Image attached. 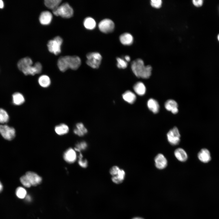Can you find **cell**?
<instances>
[{"label":"cell","mask_w":219,"mask_h":219,"mask_svg":"<svg viewBox=\"0 0 219 219\" xmlns=\"http://www.w3.org/2000/svg\"><path fill=\"white\" fill-rule=\"evenodd\" d=\"M88 146L87 143L85 141H82L76 144L75 148V151L80 152L82 150H85Z\"/></svg>","instance_id":"cell-31"},{"label":"cell","mask_w":219,"mask_h":219,"mask_svg":"<svg viewBox=\"0 0 219 219\" xmlns=\"http://www.w3.org/2000/svg\"><path fill=\"white\" fill-rule=\"evenodd\" d=\"M148 109L154 113H158L159 110V106L158 102L153 99H150L147 102Z\"/></svg>","instance_id":"cell-19"},{"label":"cell","mask_w":219,"mask_h":219,"mask_svg":"<svg viewBox=\"0 0 219 219\" xmlns=\"http://www.w3.org/2000/svg\"><path fill=\"white\" fill-rule=\"evenodd\" d=\"M16 193L17 197L21 199L25 198L27 195L26 191L22 187H19L17 188Z\"/></svg>","instance_id":"cell-30"},{"label":"cell","mask_w":219,"mask_h":219,"mask_svg":"<svg viewBox=\"0 0 219 219\" xmlns=\"http://www.w3.org/2000/svg\"><path fill=\"white\" fill-rule=\"evenodd\" d=\"M9 120V116L7 112L2 108H0V123H7Z\"/></svg>","instance_id":"cell-29"},{"label":"cell","mask_w":219,"mask_h":219,"mask_svg":"<svg viewBox=\"0 0 219 219\" xmlns=\"http://www.w3.org/2000/svg\"><path fill=\"white\" fill-rule=\"evenodd\" d=\"M133 89L135 92L140 96L144 95L146 92V87L144 83L141 82L136 83L134 86Z\"/></svg>","instance_id":"cell-23"},{"label":"cell","mask_w":219,"mask_h":219,"mask_svg":"<svg viewBox=\"0 0 219 219\" xmlns=\"http://www.w3.org/2000/svg\"><path fill=\"white\" fill-rule=\"evenodd\" d=\"M81 64L80 58L76 56H62L58 59L57 65L59 70L63 72L70 68L77 69Z\"/></svg>","instance_id":"cell-1"},{"label":"cell","mask_w":219,"mask_h":219,"mask_svg":"<svg viewBox=\"0 0 219 219\" xmlns=\"http://www.w3.org/2000/svg\"><path fill=\"white\" fill-rule=\"evenodd\" d=\"M52 18V14L48 11L42 12L39 17V21L41 24L43 25L49 24Z\"/></svg>","instance_id":"cell-13"},{"label":"cell","mask_w":219,"mask_h":219,"mask_svg":"<svg viewBox=\"0 0 219 219\" xmlns=\"http://www.w3.org/2000/svg\"><path fill=\"white\" fill-rule=\"evenodd\" d=\"M116 60L117 61V66L118 68L124 69L127 67V63L125 60L120 57H117Z\"/></svg>","instance_id":"cell-32"},{"label":"cell","mask_w":219,"mask_h":219,"mask_svg":"<svg viewBox=\"0 0 219 219\" xmlns=\"http://www.w3.org/2000/svg\"><path fill=\"white\" fill-rule=\"evenodd\" d=\"M168 141L172 145H178L180 141V135L178 129L174 127L170 130L167 134Z\"/></svg>","instance_id":"cell-6"},{"label":"cell","mask_w":219,"mask_h":219,"mask_svg":"<svg viewBox=\"0 0 219 219\" xmlns=\"http://www.w3.org/2000/svg\"><path fill=\"white\" fill-rule=\"evenodd\" d=\"M20 181L22 185L26 187L29 188L32 186L26 175L20 177Z\"/></svg>","instance_id":"cell-33"},{"label":"cell","mask_w":219,"mask_h":219,"mask_svg":"<svg viewBox=\"0 0 219 219\" xmlns=\"http://www.w3.org/2000/svg\"><path fill=\"white\" fill-rule=\"evenodd\" d=\"M61 2L60 0H45L44 4L48 8L53 10L60 5Z\"/></svg>","instance_id":"cell-28"},{"label":"cell","mask_w":219,"mask_h":219,"mask_svg":"<svg viewBox=\"0 0 219 219\" xmlns=\"http://www.w3.org/2000/svg\"><path fill=\"white\" fill-rule=\"evenodd\" d=\"M133 37L130 33H124L120 36V40L121 43L124 45H129L131 44L133 42Z\"/></svg>","instance_id":"cell-17"},{"label":"cell","mask_w":219,"mask_h":219,"mask_svg":"<svg viewBox=\"0 0 219 219\" xmlns=\"http://www.w3.org/2000/svg\"><path fill=\"white\" fill-rule=\"evenodd\" d=\"M2 188H3L2 185L1 183L0 182V192H1L2 191Z\"/></svg>","instance_id":"cell-41"},{"label":"cell","mask_w":219,"mask_h":219,"mask_svg":"<svg viewBox=\"0 0 219 219\" xmlns=\"http://www.w3.org/2000/svg\"><path fill=\"white\" fill-rule=\"evenodd\" d=\"M63 40L59 36L55 37L53 40H49L47 44L49 51L55 55L61 52V46Z\"/></svg>","instance_id":"cell-5"},{"label":"cell","mask_w":219,"mask_h":219,"mask_svg":"<svg viewBox=\"0 0 219 219\" xmlns=\"http://www.w3.org/2000/svg\"><path fill=\"white\" fill-rule=\"evenodd\" d=\"M33 64L31 59L29 57H26L21 59L18 62L17 66L19 69L22 71L29 66L32 65Z\"/></svg>","instance_id":"cell-18"},{"label":"cell","mask_w":219,"mask_h":219,"mask_svg":"<svg viewBox=\"0 0 219 219\" xmlns=\"http://www.w3.org/2000/svg\"><path fill=\"white\" fill-rule=\"evenodd\" d=\"M86 57V63L88 65L93 68H99L102 59L100 54L97 52H90L87 54Z\"/></svg>","instance_id":"cell-4"},{"label":"cell","mask_w":219,"mask_h":219,"mask_svg":"<svg viewBox=\"0 0 219 219\" xmlns=\"http://www.w3.org/2000/svg\"><path fill=\"white\" fill-rule=\"evenodd\" d=\"M198 157L199 160L203 163H207L211 158L209 151L206 148L201 149L198 154Z\"/></svg>","instance_id":"cell-14"},{"label":"cell","mask_w":219,"mask_h":219,"mask_svg":"<svg viewBox=\"0 0 219 219\" xmlns=\"http://www.w3.org/2000/svg\"><path fill=\"white\" fill-rule=\"evenodd\" d=\"M25 100L24 96L19 92L14 93L12 95V102L15 105H22L24 102Z\"/></svg>","instance_id":"cell-21"},{"label":"cell","mask_w":219,"mask_h":219,"mask_svg":"<svg viewBox=\"0 0 219 219\" xmlns=\"http://www.w3.org/2000/svg\"><path fill=\"white\" fill-rule=\"evenodd\" d=\"M132 219H144V218L139 217H133Z\"/></svg>","instance_id":"cell-42"},{"label":"cell","mask_w":219,"mask_h":219,"mask_svg":"<svg viewBox=\"0 0 219 219\" xmlns=\"http://www.w3.org/2000/svg\"><path fill=\"white\" fill-rule=\"evenodd\" d=\"M123 99L129 103H133L136 101V97L135 95L130 91H127L123 95Z\"/></svg>","instance_id":"cell-20"},{"label":"cell","mask_w":219,"mask_h":219,"mask_svg":"<svg viewBox=\"0 0 219 219\" xmlns=\"http://www.w3.org/2000/svg\"><path fill=\"white\" fill-rule=\"evenodd\" d=\"M83 156L81 153H80L78 156V164L82 168H86L88 166V162L86 159H82Z\"/></svg>","instance_id":"cell-34"},{"label":"cell","mask_w":219,"mask_h":219,"mask_svg":"<svg viewBox=\"0 0 219 219\" xmlns=\"http://www.w3.org/2000/svg\"><path fill=\"white\" fill-rule=\"evenodd\" d=\"M98 27L101 32L105 33H109L113 30L114 24L111 19H105L102 20L99 23Z\"/></svg>","instance_id":"cell-8"},{"label":"cell","mask_w":219,"mask_h":219,"mask_svg":"<svg viewBox=\"0 0 219 219\" xmlns=\"http://www.w3.org/2000/svg\"><path fill=\"white\" fill-rule=\"evenodd\" d=\"M165 107L166 109L174 114L177 113L178 111V104L175 100L169 99L165 103Z\"/></svg>","instance_id":"cell-15"},{"label":"cell","mask_w":219,"mask_h":219,"mask_svg":"<svg viewBox=\"0 0 219 219\" xmlns=\"http://www.w3.org/2000/svg\"><path fill=\"white\" fill-rule=\"evenodd\" d=\"M154 161L156 167L159 169L165 168L167 165V160L162 154H158L155 157Z\"/></svg>","instance_id":"cell-10"},{"label":"cell","mask_w":219,"mask_h":219,"mask_svg":"<svg viewBox=\"0 0 219 219\" xmlns=\"http://www.w3.org/2000/svg\"><path fill=\"white\" fill-rule=\"evenodd\" d=\"M217 39H218V40L219 41V34H218V35L217 36Z\"/></svg>","instance_id":"cell-43"},{"label":"cell","mask_w":219,"mask_h":219,"mask_svg":"<svg viewBox=\"0 0 219 219\" xmlns=\"http://www.w3.org/2000/svg\"><path fill=\"white\" fill-rule=\"evenodd\" d=\"M193 4L196 7H200L203 4V0H193L192 1Z\"/></svg>","instance_id":"cell-37"},{"label":"cell","mask_w":219,"mask_h":219,"mask_svg":"<svg viewBox=\"0 0 219 219\" xmlns=\"http://www.w3.org/2000/svg\"><path fill=\"white\" fill-rule=\"evenodd\" d=\"M85 27L88 30H93L96 27V23L95 20L90 17L85 19L83 22Z\"/></svg>","instance_id":"cell-26"},{"label":"cell","mask_w":219,"mask_h":219,"mask_svg":"<svg viewBox=\"0 0 219 219\" xmlns=\"http://www.w3.org/2000/svg\"><path fill=\"white\" fill-rule=\"evenodd\" d=\"M125 173L124 170L120 169L117 175L112 177V180L114 183L119 184L121 183L124 180Z\"/></svg>","instance_id":"cell-24"},{"label":"cell","mask_w":219,"mask_h":219,"mask_svg":"<svg viewBox=\"0 0 219 219\" xmlns=\"http://www.w3.org/2000/svg\"><path fill=\"white\" fill-rule=\"evenodd\" d=\"M125 61H129L130 60V57L129 56L126 55L124 57Z\"/></svg>","instance_id":"cell-40"},{"label":"cell","mask_w":219,"mask_h":219,"mask_svg":"<svg viewBox=\"0 0 219 219\" xmlns=\"http://www.w3.org/2000/svg\"><path fill=\"white\" fill-rule=\"evenodd\" d=\"M31 185L36 186L40 183L42 181V178L36 173L31 171H28L26 173Z\"/></svg>","instance_id":"cell-11"},{"label":"cell","mask_w":219,"mask_h":219,"mask_svg":"<svg viewBox=\"0 0 219 219\" xmlns=\"http://www.w3.org/2000/svg\"><path fill=\"white\" fill-rule=\"evenodd\" d=\"M53 14L55 16H60L65 18L71 17L73 14V10L72 7L67 3H64L53 10Z\"/></svg>","instance_id":"cell-3"},{"label":"cell","mask_w":219,"mask_h":219,"mask_svg":"<svg viewBox=\"0 0 219 219\" xmlns=\"http://www.w3.org/2000/svg\"><path fill=\"white\" fill-rule=\"evenodd\" d=\"M38 81L40 85L43 88L48 87L51 83L50 78L45 75H43L40 76L38 78Z\"/></svg>","instance_id":"cell-27"},{"label":"cell","mask_w":219,"mask_h":219,"mask_svg":"<svg viewBox=\"0 0 219 219\" xmlns=\"http://www.w3.org/2000/svg\"><path fill=\"white\" fill-rule=\"evenodd\" d=\"M27 201H30L31 200V196L29 195H27L25 197Z\"/></svg>","instance_id":"cell-39"},{"label":"cell","mask_w":219,"mask_h":219,"mask_svg":"<svg viewBox=\"0 0 219 219\" xmlns=\"http://www.w3.org/2000/svg\"><path fill=\"white\" fill-rule=\"evenodd\" d=\"M176 158L179 161L184 162L188 158V155L185 151L182 148H179L176 149L174 152Z\"/></svg>","instance_id":"cell-16"},{"label":"cell","mask_w":219,"mask_h":219,"mask_svg":"<svg viewBox=\"0 0 219 219\" xmlns=\"http://www.w3.org/2000/svg\"><path fill=\"white\" fill-rule=\"evenodd\" d=\"M42 66L39 62L36 63L35 64L29 66L23 70L22 71L25 75H34L36 74L40 73L42 70Z\"/></svg>","instance_id":"cell-9"},{"label":"cell","mask_w":219,"mask_h":219,"mask_svg":"<svg viewBox=\"0 0 219 219\" xmlns=\"http://www.w3.org/2000/svg\"><path fill=\"white\" fill-rule=\"evenodd\" d=\"M63 158L65 161L68 163H74L77 159L75 150L71 148L68 149L64 153Z\"/></svg>","instance_id":"cell-12"},{"label":"cell","mask_w":219,"mask_h":219,"mask_svg":"<svg viewBox=\"0 0 219 219\" xmlns=\"http://www.w3.org/2000/svg\"><path fill=\"white\" fill-rule=\"evenodd\" d=\"M150 3L151 5L153 7L159 8L161 7L162 2L161 0H151Z\"/></svg>","instance_id":"cell-35"},{"label":"cell","mask_w":219,"mask_h":219,"mask_svg":"<svg viewBox=\"0 0 219 219\" xmlns=\"http://www.w3.org/2000/svg\"><path fill=\"white\" fill-rule=\"evenodd\" d=\"M120 169L116 166H113L109 170L110 174L113 176H116Z\"/></svg>","instance_id":"cell-36"},{"label":"cell","mask_w":219,"mask_h":219,"mask_svg":"<svg viewBox=\"0 0 219 219\" xmlns=\"http://www.w3.org/2000/svg\"><path fill=\"white\" fill-rule=\"evenodd\" d=\"M16 131L14 128L6 125L0 124V133L5 139L11 140L15 136Z\"/></svg>","instance_id":"cell-7"},{"label":"cell","mask_w":219,"mask_h":219,"mask_svg":"<svg viewBox=\"0 0 219 219\" xmlns=\"http://www.w3.org/2000/svg\"><path fill=\"white\" fill-rule=\"evenodd\" d=\"M88 132L87 129L81 123H78L76 125V128L74 130V133L79 136H83Z\"/></svg>","instance_id":"cell-22"},{"label":"cell","mask_w":219,"mask_h":219,"mask_svg":"<svg viewBox=\"0 0 219 219\" xmlns=\"http://www.w3.org/2000/svg\"><path fill=\"white\" fill-rule=\"evenodd\" d=\"M131 69L135 75L138 78L147 79L151 75V66H145L142 60L138 58L133 61L131 64Z\"/></svg>","instance_id":"cell-2"},{"label":"cell","mask_w":219,"mask_h":219,"mask_svg":"<svg viewBox=\"0 0 219 219\" xmlns=\"http://www.w3.org/2000/svg\"><path fill=\"white\" fill-rule=\"evenodd\" d=\"M54 129L56 133L60 135L67 134L69 130L68 126L64 123H61L56 126Z\"/></svg>","instance_id":"cell-25"},{"label":"cell","mask_w":219,"mask_h":219,"mask_svg":"<svg viewBox=\"0 0 219 219\" xmlns=\"http://www.w3.org/2000/svg\"><path fill=\"white\" fill-rule=\"evenodd\" d=\"M4 6V4L2 0H0V9L3 8Z\"/></svg>","instance_id":"cell-38"}]
</instances>
